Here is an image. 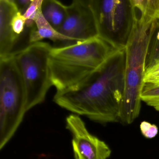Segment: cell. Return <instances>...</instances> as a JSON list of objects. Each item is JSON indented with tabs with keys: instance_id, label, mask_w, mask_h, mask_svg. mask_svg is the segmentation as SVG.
Instances as JSON below:
<instances>
[{
	"instance_id": "4",
	"label": "cell",
	"mask_w": 159,
	"mask_h": 159,
	"mask_svg": "<svg viewBox=\"0 0 159 159\" xmlns=\"http://www.w3.org/2000/svg\"><path fill=\"white\" fill-rule=\"evenodd\" d=\"M26 98L14 55L0 58V149L12 138L23 120Z\"/></svg>"
},
{
	"instance_id": "12",
	"label": "cell",
	"mask_w": 159,
	"mask_h": 159,
	"mask_svg": "<svg viewBox=\"0 0 159 159\" xmlns=\"http://www.w3.org/2000/svg\"><path fill=\"white\" fill-rule=\"evenodd\" d=\"M141 98L142 101L159 111V84L144 82Z\"/></svg>"
},
{
	"instance_id": "17",
	"label": "cell",
	"mask_w": 159,
	"mask_h": 159,
	"mask_svg": "<svg viewBox=\"0 0 159 159\" xmlns=\"http://www.w3.org/2000/svg\"><path fill=\"white\" fill-rule=\"evenodd\" d=\"M142 134L145 138L152 139L157 136L158 133V128L155 124L144 121L140 125Z\"/></svg>"
},
{
	"instance_id": "18",
	"label": "cell",
	"mask_w": 159,
	"mask_h": 159,
	"mask_svg": "<svg viewBox=\"0 0 159 159\" xmlns=\"http://www.w3.org/2000/svg\"><path fill=\"white\" fill-rule=\"evenodd\" d=\"M132 7L139 10L141 15H143L145 11L147 4L149 0H129Z\"/></svg>"
},
{
	"instance_id": "23",
	"label": "cell",
	"mask_w": 159,
	"mask_h": 159,
	"mask_svg": "<svg viewBox=\"0 0 159 159\" xmlns=\"http://www.w3.org/2000/svg\"><path fill=\"white\" fill-rule=\"evenodd\" d=\"M7 2H9L11 3L16 4V0H6Z\"/></svg>"
},
{
	"instance_id": "6",
	"label": "cell",
	"mask_w": 159,
	"mask_h": 159,
	"mask_svg": "<svg viewBox=\"0 0 159 159\" xmlns=\"http://www.w3.org/2000/svg\"><path fill=\"white\" fill-rule=\"evenodd\" d=\"M99 36L118 49H124L132 27L129 0H95Z\"/></svg>"
},
{
	"instance_id": "16",
	"label": "cell",
	"mask_w": 159,
	"mask_h": 159,
	"mask_svg": "<svg viewBox=\"0 0 159 159\" xmlns=\"http://www.w3.org/2000/svg\"><path fill=\"white\" fill-rule=\"evenodd\" d=\"M142 16L149 20L159 19V0H149L147 4L145 11Z\"/></svg>"
},
{
	"instance_id": "20",
	"label": "cell",
	"mask_w": 159,
	"mask_h": 159,
	"mask_svg": "<svg viewBox=\"0 0 159 159\" xmlns=\"http://www.w3.org/2000/svg\"><path fill=\"white\" fill-rule=\"evenodd\" d=\"M33 0H16V4L19 11L24 14L29 8Z\"/></svg>"
},
{
	"instance_id": "15",
	"label": "cell",
	"mask_w": 159,
	"mask_h": 159,
	"mask_svg": "<svg viewBox=\"0 0 159 159\" xmlns=\"http://www.w3.org/2000/svg\"><path fill=\"white\" fill-rule=\"evenodd\" d=\"M44 0H33L29 8L23 15L26 18V26L28 28H32L35 25L34 18L38 9L42 7Z\"/></svg>"
},
{
	"instance_id": "19",
	"label": "cell",
	"mask_w": 159,
	"mask_h": 159,
	"mask_svg": "<svg viewBox=\"0 0 159 159\" xmlns=\"http://www.w3.org/2000/svg\"><path fill=\"white\" fill-rule=\"evenodd\" d=\"M94 1L95 0H73L72 3L87 9H89L95 14Z\"/></svg>"
},
{
	"instance_id": "9",
	"label": "cell",
	"mask_w": 159,
	"mask_h": 159,
	"mask_svg": "<svg viewBox=\"0 0 159 159\" xmlns=\"http://www.w3.org/2000/svg\"><path fill=\"white\" fill-rule=\"evenodd\" d=\"M18 10L16 4L0 0V58L14 55L17 51L19 39L12 31L11 21Z\"/></svg>"
},
{
	"instance_id": "22",
	"label": "cell",
	"mask_w": 159,
	"mask_h": 159,
	"mask_svg": "<svg viewBox=\"0 0 159 159\" xmlns=\"http://www.w3.org/2000/svg\"><path fill=\"white\" fill-rule=\"evenodd\" d=\"M159 72V62L155 64L146 72L145 77L147 75H151Z\"/></svg>"
},
{
	"instance_id": "1",
	"label": "cell",
	"mask_w": 159,
	"mask_h": 159,
	"mask_svg": "<svg viewBox=\"0 0 159 159\" xmlns=\"http://www.w3.org/2000/svg\"><path fill=\"white\" fill-rule=\"evenodd\" d=\"M126 54L119 49L88 77L57 91L53 101L62 108L104 124L120 121L125 91Z\"/></svg>"
},
{
	"instance_id": "21",
	"label": "cell",
	"mask_w": 159,
	"mask_h": 159,
	"mask_svg": "<svg viewBox=\"0 0 159 159\" xmlns=\"http://www.w3.org/2000/svg\"><path fill=\"white\" fill-rule=\"evenodd\" d=\"M144 82L159 84V72L145 76Z\"/></svg>"
},
{
	"instance_id": "3",
	"label": "cell",
	"mask_w": 159,
	"mask_h": 159,
	"mask_svg": "<svg viewBox=\"0 0 159 159\" xmlns=\"http://www.w3.org/2000/svg\"><path fill=\"white\" fill-rule=\"evenodd\" d=\"M132 8V27L125 48V91L120 118L125 124H131L140 115L148 47L159 26V19L149 20L138 16L136 9Z\"/></svg>"
},
{
	"instance_id": "10",
	"label": "cell",
	"mask_w": 159,
	"mask_h": 159,
	"mask_svg": "<svg viewBox=\"0 0 159 159\" xmlns=\"http://www.w3.org/2000/svg\"><path fill=\"white\" fill-rule=\"evenodd\" d=\"M34 20L35 26L30 32L29 44L48 39L54 42H61L63 44L62 46L72 44L70 38L58 31L46 20L42 13V7L37 10Z\"/></svg>"
},
{
	"instance_id": "8",
	"label": "cell",
	"mask_w": 159,
	"mask_h": 159,
	"mask_svg": "<svg viewBox=\"0 0 159 159\" xmlns=\"http://www.w3.org/2000/svg\"><path fill=\"white\" fill-rule=\"evenodd\" d=\"M67 16L58 31L70 38L72 44L99 36L93 12L73 3L67 6Z\"/></svg>"
},
{
	"instance_id": "14",
	"label": "cell",
	"mask_w": 159,
	"mask_h": 159,
	"mask_svg": "<svg viewBox=\"0 0 159 159\" xmlns=\"http://www.w3.org/2000/svg\"><path fill=\"white\" fill-rule=\"evenodd\" d=\"M26 20L24 15L19 10L14 14L11 20L12 31L18 39L24 31L25 26H26Z\"/></svg>"
},
{
	"instance_id": "2",
	"label": "cell",
	"mask_w": 159,
	"mask_h": 159,
	"mask_svg": "<svg viewBox=\"0 0 159 159\" xmlns=\"http://www.w3.org/2000/svg\"><path fill=\"white\" fill-rule=\"evenodd\" d=\"M118 50L99 36L70 45L52 47L49 64L53 86L57 91H61L75 86Z\"/></svg>"
},
{
	"instance_id": "7",
	"label": "cell",
	"mask_w": 159,
	"mask_h": 159,
	"mask_svg": "<svg viewBox=\"0 0 159 159\" xmlns=\"http://www.w3.org/2000/svg\"><path fill=\"white\" fill-rule=\"evenodd\" d=\"M66 128L72 136L75 159H107L112 151L108 146L91 134L78 115L72 114L66 119Z\"/></svg>"
},
{
	"instance_id": "11",
	"label": "cell",
	"mask_w": 159,
	"mask_h": 159,
	"mask_svg": "<svg viewBox=\"0 0 159 159\" xmlns=\"http://www.w3.org/2000/svg\"><path fill=\"white\" fill-rule=\"evenodd\" d=\"M42 11L46 20L58 31L67 16V6L58 0H44Z\"/></svg>"
},
{
	"instance_id": "13",
	"label": "cell",
	"mask_w": 159,
	"mask_h": 159,
	"mask_svg": "<svg viewBox=\"0 0 159 159\" xmlns=\"http://www.w3.org/2000/svg\"><path fill=\"white\" fill-rule=\"evenodd\" d=\"M159 62V26L154 33L148 47L146 72ZM146 74V73H145Z\"/></svg>"
},
{
	"instance_id": "5",
	"label": "cell",
	"mask_w": 159,
	"mask_h": 159,
	"mask_svg": "<svg viewBox=\"0 0 159 159\" xmlns=\"http://www.w3.org/2000/svg\"><path fill=\"white\" fill-rule=\"evenodd\" d=\"M52 48L40 41L29 44L14 54L25 89L27 111L43 103L53 86L49 64Z\"/></svg>"
}]
</instances>
